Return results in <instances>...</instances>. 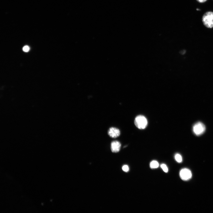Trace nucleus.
Segmentation results:
<instances>
[{
	"instance_id": "1",
	"label": "nucleus",
	"mask_w": 213,
	"mask_h": 213,
	"mask_svg": "<svg viewBox=\"0 0 213 213\" xmlns=\"http://www.w3.org/2000/svg\"><path fill=\"white\" fill-rule=\"evenodd\" d=\"M202 21L204 26L208 28L213 27V12L206 13L202 18Z\"/></svg>"
},
{
	"instance_id": "2",
	"label": "nucleus",
	"mask_w": 213,
	"mask_h": 213,
	"mask_svg": "<svg viewBox=\"0 0 213 213\" xmlns=\"http://www.w3.org/2000/svg\"><path fill=\"white\" fill-rule=\"evenodd\" d=\"M135 124L138 128L140 130H143L146 127L148 122L145 117L142 115H139L135 118Z\"/></svg>"
},
{
	"instance_id": "3",
	"label": "nucleus",
	"mask_w": 213,
	"mask_h": 213,
	"mask_svg": "<svg viewBox=\"0 0 213 213\" xmlns=\"http://www.w3.org/2000/svg\"><path fill=\"white\" fill-rule=\"evenodd\" d=\"M206 127L202 123L199 122L194 124L193 127V131L197 136L201 135L205 132Z\"/></svg>"
},
{
	"instance_id": "4",
	"label": "nucleus",
	"mask_w": 213,
	"mask_h": 213,
	"mask_svg": "<svg viewBox=\"0 0 213 213\" xmlns=\"http://www.w3.org/2000/svg\"><path fill=\"white\" fill-rule=\"evenodd\" d=\"M192 175L190 170L187 168L182 169L180 172V176L183 180L186 181L190 179Z\"/></svg>"
},
{
	"instance_id": "5",
	"label": "nucleus",
	"mask_w": 213,
	"mask_h": 213,
	"mask_svg": "<svg viewBox=\"0 0 213 213\" xmlns=\"http://www.w3.org/2000/svg\"><path fill=\"white\" fill-rule=\"evenodd\" d=\"M108 134L111 137L116 138L120 135V132L119 129L116 128H110L108 131Z\"/></svg>"
},
{
	"instance_id": "6",
	"label": "nucleus",
	"mask_w": 213,
	"mask_h": 213,
	"mask_svg": "<svg viewBox=\"0 0 213 213\" xmlns=\"http://www.w3.org/2000/svg\"><path fill=\"white\" fill-rule=\"evenodd\" d=\"M121 144L120 143L117 141L113 142L111 145V150L114 153L118 152L121 149Z\"/></svg>"
},
{
	"instance_id": "7",
	"label": "nucleus",
	"mask_w": 213,
	"mask_h": 213,
	"mask_svg": "<svg viewBox=\"0 0 213 213\" xmlns=\"http://www.w3.org/2000/svg\"><path fill=\"white\" fill-rule=\"evenodd\" d=\"M150 166L151 168H156L158 167L159 164L157 161L153 160L151 163Z\"/></svg>"
},
{
	"instance_id": "8",
	"label": "nucleus",
	"mask_w": 213,
	"mask_h": 213,
	"mask_svg": "<svg viewBox=\"0 0 213 213\" xmlns=\"http://www.w3.org/2000/svg\"><path fill=\"white\" fill-rule=\"evenodd\" d=\"M176 161L179 163H181L182 161V158L181 155L179 154H176L175 156Z\"/></svg>"
},
{
	"instance_id": "9",
	"label": "nucleus",
	"mask_w": 213,
	"mask_h": 213,
	"mask_svg": "<svg viewBox=\"0 0 213 213\" xmlns=\"http://www.w3.org/2000/svg\"><path fill=\"white\" fill-rule=\"evenodd\" d=\"M161 167L164 172L165 173H167L168 172V169L166 165L163 164L161 165Z\"/></svg>"
},
{
	"instance_id": "10",
	"label": "nucleus",
	"mask_w": 213,
	"mask_h": 213,
	"mask_svg": "<svg viewBox=\"0 0 213 213\" xmlns=\"http://www.w3.org/2000/svg\"><path fill=\"white\" fill-rule=\"evenodd\" d=\"M122 169L124 172H128L129 170V167L127 165H123L122 167Z\"/></svg>"
},
{
	"instance_id": "11",
	"label": "nucleus",
	"mask_w": 213,
	"mask_h": 213,
	"mask_svg": "<svg viewBox=\"0 0 213 213\" xmlns=\"http://www.w3.org/2000/svg\"><path fill=\"white\" fill-rule=\"evenodd\" d=\"M23 50L24 52H27L29 51L30 50V48L28 46H25L23 47Z\"/></svg>"
},
{
	"instance_id": "12",
	"label": "nucleus",
	"mask_w": 213,
	"mask_h": 213,
	"mask_svg": "<svg viewBox=\"0 0 213 213\" xmlns=\"http://www.w3.org/2000/svg\"><path fill=\"white\" fill-rule=\"evenodd\" d=\"M200 3H203L207 1V0H197Z\"/></svg>"
},
{
	"instance_id": "13",
	"label": "nucleus",
	"mask_w": 213,
	"mask_h": 213,
	"mask_svg": "<svg viewBox=\"0 0 213 213\" xmlns=\"http://www.w3.org/2000/svg\"><path fill=\"white\" fill-rule=\"evenodd\" d=\"M197 11H199V10H200V9H197Z\"/></svg>"
}]
</instances>
